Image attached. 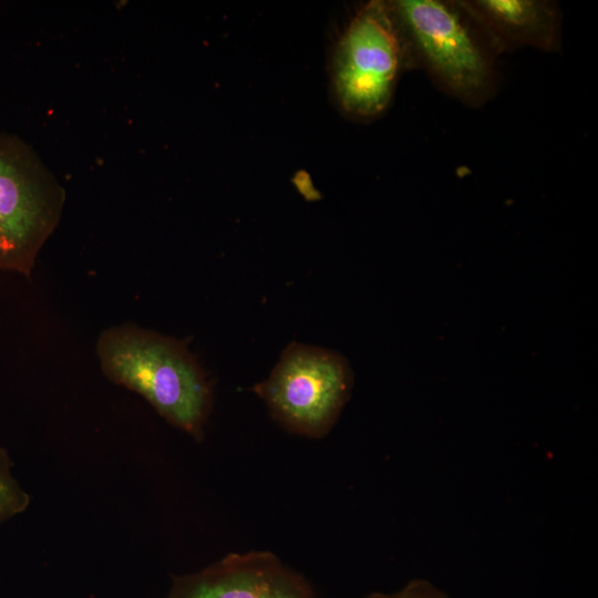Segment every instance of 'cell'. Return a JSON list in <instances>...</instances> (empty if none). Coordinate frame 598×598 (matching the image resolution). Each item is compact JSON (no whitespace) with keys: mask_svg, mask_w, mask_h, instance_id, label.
<instances>
[{"mask_svg":"<svg viewBox=\"0 0 598 598\" xmlns=\"http://www.w3.org/2000/svg\"><path fill=\"white\" fill-rule=\"evenodd\" d=\"M408 70L390 2L371 0L355 12L334 47L330 79L336 105L350 120L371 122L389 109Z\"/></svg>","mask_w":598,"mask_h":598,"instance_id":"3","label":"cell"},{"mask_svg":"<svg viewBox=\"0 0 598 598\" xmlns=\"http://www.w3.org/2000/svg\"><path fill=\"white\" fill-rule=\"evenodd\" d=\"M168 598H316L309 581L274 553H234L173 577Z\"/></svg>","mask_w":598,"mask_h":598,"instance_id":"6","label":"cell"},{"mask_svg":"<svg viewBox=\"0 0 598 598\" xmlns=\"http://www.w3.org/2000/svg\"><path fill=\"white\" fill-rule=\"evenodd\" d=\"M64 203V188L33 148L0 132V269L30 278Z\"/></svg>","mask_w":598,"mask_h":598,"instance_id":"4","label":"cell"},{"mask_svg":"<svg viewBox=\"0 0 598 598\" xmlns=\"http://www.w3.org/2000/svg\"><path fill=\"white\" fill-rule=\"evenodd\" d=\"M352 385L353 372L343 355L293 341L252 391L283 429L318 439L334 425Z\"/></svg>","mask_w":598,"mask_h":598,"instance_id":"5","label":"cell"},{"mask_svg":"<svg viewBox=\"0 0 598 598\" xmlns=\"http://www.w3.org/2000/svg\"><path fill=\"white\" fill-rule=\"evenodd\" d=\"M501 55L532 48L558 52L563 13L553 0H460Z\"/></svg>","mask_w":598,"mask_h":598,"instance_id":"7","label":"cell"},{"mask_svg":"<svg viewBox=\"0 0 598 598\" xmlns=\"http://www.w3.org/2000/svg\"><path fill=\"white\" fill-rule=\"evenodd\" d=\"M96 354L107 379L144 396L172 425L202 437L212 388L186 343L125 323L101 332Z\"/></svg>","mask_w":598,"mask_h":598,"instance_id":"2","label":"cell"},{"mask_svg":"<svg viewBox=\"0 0 598 598\" xmlns=\"http://www.w3.org/2000/svg\"><path fill=\"white\" fill-rule=\"evenodd\" d=\"M363 598H448L444 592L424 580H413L402 589L385 594L372 592Z\"/></svg>","mask_w":598,"mask_h":598,"instance_id":"9","label":"cell"},{"mask_svg":"<svg viewBox=\"0 0 598 598\" xmlns=\"http://www.w3.org/2000/svg\"><path fill=\"white\" fill-rule=\"evenodd\" d=\"M410 69L442 93L481 107L497 93L499 54L460 0H389Z\"/></svg>","mask_w":598,"mask_h":598,"instance_id":"1","label":"cell"},{"mask_svg":"<svg viewBox=\"0 0 598 598\" xmlns=\"http://www.w3.org/2000/svg\"><path fill=\"white\" fill-rule=\"evenodd\" d=\"M30 497L13 478L7 453L0 448V523L22 513Z\"/></svg>","mask_w":598,"mask_h":598,"instance_id":"8","label":"cell"}]
</instances>
